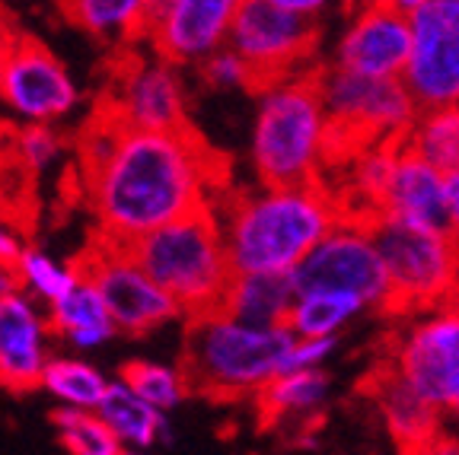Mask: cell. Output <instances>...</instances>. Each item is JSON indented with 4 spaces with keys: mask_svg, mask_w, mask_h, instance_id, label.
<instances>
[{
    "mask_svg": "<svg viewBox=\"0 0 459 455\" xmlns=\"http://www.w3.org/2000/svg\"><path fill=\"white\" fill-rule=\"evenodd\" d=\"M409 45L411 36L405 13L386 4L351 10V20L338 36L332 67L367 80H402Z\"/></svg>",
    "mask_w": 459,
    "mask_h": 455,
    "instance_id": "cell-15",
    "label": "cell"
},
{
    "mask_svg": "<svg viewBox=\"0 0 459 455\" xmlns=\"http://www.w3.org/2000/svg\"><path fill=\"white\" fill-rule=\"evenodd\" d=\"M274 7L287 10V13L300 16V20H309V22H325L329 16H338L348 10V0H268Z\"/></svg>",
    "mask_w": 459,
    "mask_h": 455,
    "instance_id": "cell-35",
    "label": "cell"
},
{
    "mask_svg": "<svg viewBox=\"0 0 459 455\" xmlns=\"http://www.w3.org/2000/svg\"><path fill=\"white\" fill-rule=\"evenodd\" d=\"M13 290H20L16 268L13 264H0V296H4V293H13Z\"/></svg>",
    "mask_w": 459,
    "mask_h": 455,
    "instance_id": "cell-39",
    "label": "cell"
},
{
    "mask_svg": "<svg viewBox=\"0 0 459 455\" xmlns=\"http://www.w3.org/2000/svg\"><path fill=\"white\" fill-rule=\"evenodd\" d=\"M373 401L380 408L383 424H386L389 436L402 446V452L428 446L430 440L440 436L444 417L418 391H411L402 382L393 370H383L380 376H373Z\"/></svg>",
    "mask_w": 459,
    "mask_h": 455,
    "instance_id": "cell-20",
    "label": "cell"
},
{
    "mask_svg": "<svg viewBox=\"0 0 459 455\" xmlns=\"http://www.w3.org/2000/svg\"><path fill=\"white\" fill-rule=\"evenodd\" d=\"M198 71L204 83L214 86V90H223V93H230V90H255L249 67H246L237 51H230L227 45H223L221 51H214L211 57H204L198 64Z\"/></svg>",
    "mask_w": 459,
    "mask_h": 455,
    "instance_id": "cell-33",
    "label": "cell"
},
{
    "mask_svg": "<svg viewBox=\"0 0 459 455\" xmlns=\"http://www.w3.org/2000/svg\"><path fill=\"white\" fill-rule=\"evenodd\" d=\"M409 61L402 83L418 112L459 102V0H428L409 16Z\"/></svg>",
    "mask_w": 459,
    "mask_h": 455,
    "instance_id": "cell-12",
    "label": "cell"
},
{
    "mask_svg": "<svg viewBox=\"0 0 459 455\" xmlns=\"http://www.w3.org/2000/svg\"><path fill=\"white\" fill-rule=\"evenodd\" d=\"M377 217L411 229L446 233V176L402 143Z\"/></svg>",
    "mask_w": 459,
    "mask_h": 455,
    "instance_id": "cell-18",
    "label": "cell"
},
{
    "mask_svg": "<svg viewBox=\"0 0 459 455\" xmlns=\"http://www.w3.org/2000/svg\"><path fill=\"white\" fill-rule=\"evenodd\" d=\"M122 455H147V452H134V449H125Z\"/></svg>",
    "mask_w": 459,
    "mask_h": 455,
    "instance_id": "cell-44",
    "label": "cell"
},
{
    "mask_svg": "<svg viewBox=\"0 0 459 455\" xmlns=\"http://www.w3.org/2000/svg\"><path fill=\"white\" fill-rule=\"evenodd\" d=\"M77 270L100 290L118 335L143 338L169 322L186 319L176 299L147 278V270L134 262L128 245L96 236L93 245L80 255Z\"/></svg>",
    "mask_w": 459,
    "mask_h": 455,
    "instance_id": "cell-9",
    "label": "cell"
},
{
    "mask_svg": "<svg viewBox=\"0 0 459 455\" xmlns=\"http://www.w3.org/2000/svg\"><path fill=\"white\" fill-rule=\"evenodd\" d=\"M294 293H335L364 309L389 306V280L373 242L370 223L342 220L316 242L300 264L290 270Z\"/></svg>",
    "mask_w": 459,
    "mask_h": 455,
    "instance_id": "cell-7",
    "label": "cell"
},
{
    "mask_svg": "<svg viewBox=\"0 0 459 455\" xmlns=\"http://www.w3.org/2000/svg\"><path fill=\"white\" fill-rule=\"evenodd\" d=\"M319 45V26L274 7L268 0H243L230 26L227 48L249 67L255 90L274 80L309 73V57Z\"/></svg>",
    "mask_w": 459,
    "mask_h": 455,
    "instance_id": "cell-10",
    "label": "cell"
},
{
    "mask_svg": "<svg viewBox=\"0 0 459 455\" xmlns=\"http://www.w3.org/2000/svg\"><path fill=\"white\" fill-rule=\"evenodd\" d=\"M402 455H459V440H456V436H444V434H440L437 440H430L428 446L405 449Z\"/></svg>",
    "mask_w": 459,
    "mask_h": 455,
    "instance_id": "cell-38",
    "label": "cell"
},
{
    "mask_svg": "<svg viewBox=\"0 0 459 455\" xmlns=\"http://www.w3.org/2000/svg\"><path fill=\"white\" fill-rule=\"evenodd\" d=\"M294 299L297 293L290 274H233L217 309L246 325L281 328Z\"/></svg>",
    "mask_w": 459,
    "mask_h": 455,
    "instance_id": "cell-22",
    "label": "cell"
},
{
    "mask_svg": "<svg viewBox=\"0 0 459 455\" xmlns=\"http://www.w3.org/2000/svg\"><path fill=\"white\" fill-rule=\"evenodd\" d=\"M13 268H16V278H20V290L29 293L45 309L55 306L57 299L80 280L77 264L57 262L55 255H48L39 245H26Z\"/></svg>",
    "mask_w": 459,
    "mask_h": 455,
    "instance_id": "cell-30",
    "label": "cell"
},
{
    "mask_svg": "<svg viewBox=\"0 0 459 455\" xmlns=\"http://www.w3.org/2000/svg\"><path fill=\"white\" fill-rule=\"evenodd\" d=\"M294 335L281 328H258L230 319L221 309L186 319L182 373L195 395L217 401L258 399L284 370V356Z\"/></svg>",
    "mask_w": 459,
    "mask_h": 455,
    "instance_id": "cell-3",
    "label": "cell"
},
{
    "mask_svg": "<svg viewBox=\"0 0 459 455\" xmlns=\"http://www.w3.org/2000/svg\"><path fill=\"white\" fill-rule=\"evenodd\" d=\"M45 315H48L51 335L61 338L77 354H90V350L106 348L118 335L112 319H108V309L102 303L100 290L83 274H80V280L65 296L57 299L55 306L45 309Z\"/></svg>",
    "mask_w": 459,
    "mask_h": 455,
    "instance_id": "cell-19",
    "label": "cell"
},
{
    "mask_svg": "<svg viewBox=\"0 0 459 455\" xmlns=\"http://www.w3.org/2000/svg\"><path fill=\"white\" fill-rule=\"evenodd\" d=\"M26 249V242L16 236V229L0 217V264H16L20 252Z\"/></svg>",
    "mask_w": 459,
    "mask_h": 455,
    "instance_id": "cell-37",
    "label": "cell"
},
{
    "mask_svg": "<svg viewBox=\"0 0 459 455\" xmlns=\"http://www.w3.org/2000/svg\"><path fill=\"white\" fill-rule=\"evenodd\" d=\"M402 143H364L358 147L351 157V169H348V188L351 198L364 201L360 207V220L370 223L380 214L383 194H386L389 178H393L395 159H399Z\"/></svg>",
    "mask_w": 459,
    "mask_h": 455,
    "instance_id": "cell-28",
    "label": "cell"
},
{
    "mask_svg": "<svg viewBox=\"0 0 459 455\" xmlns=\"http://www.w3.org/2000/svg\"><path fill=\"white\" fill-rule=\"evenodd\" d=\"M233 274H290L338 220L325 185H262L211 198Z\"/></svg>",
    "mask_w": 459,
    "mask_h": 455,
    "instance_id": "cell-2",
    "label": "cell"
},
{
    "mask_svg": "<svg viewBox=\"0 0 459 455\" xmlns=\"http://www.w3.org/2000/svg\"><path fill=\"white\" fill-rule=\"evenodd\" d=\"M370 233L389 280V306H437L459 290V249L446 233L373 217Z\"/></svg>",
    "mask_w": 459,
    "mask_h": 455,
    "instance_id": "cell-8",
    "label": "cell"
},
{
    "mask_svg": "<svg viewBox=\"0 0 459 455\" xmlns=\"http://www.w3.org/2000/svg\"><path fill=\"white\" fill-rule=\"evenodd\" d=\"M115 379L122 385H128L141 401H147V405L163 414H172L192 395L182 366H172V363H160V360H128L122 363V370H118Z\"/></svg>",
    "mask_w": 459,
    "mask_h": 455,
    "instance_id": "cell-29",
    "label": "cell"
},
{
    "mask_svg": "<svg viewBox=\"0 0 459 455\" xmlns=\"http://www.w3.org/2000/svg\"><path fill=\"white\" fill-rule=\"evenodd\" d=\"M332 399V379L325 370L281 373L258 391V405L272 420H309Z\"/></svg>",
    "mask_w": 459,
    "mask_h": 455,
    "instance_id": "cell-24",
    "label": "cell"
},
{
    "mask_svg": "<svg viewBox=\"0 0 459 455\" xmlns=\"http://www.w3.org/2000/svg\"><path fill=\"white\" fill-rule=\"evenodd\" d=\"M128 252L147 270V278L176 299L186 319L217 309L227 280L233 278L211 207L143 233L141 239L128 242Z\"/></svg>",
    "mask_w": 459,
    "mask_h": 455,
    "instance_id": "cell-5",
    "label": "cell"
},
{
    "mask_svg": "<svg viewBox=\"0 0 459 455\" xmlns=\"http://www.w3.org/2000/svg\"><path fill=\"white\" fill-rule=\"evenodd\" d=\"M108 115L134 131H182L188 128L186 83L176 64L160 55H125L112 73V90L102 102Z\"/></svg>",
    "mask_w": 459,
    "mask_h": 455,
    "instance_id": "cell-13",
    "label": "cell"
},
{
    "mask_svg": "<svg viewBox=\"0 0 459 455\" xmlns=\"http://www.w3.org/2000/svg\"><path fill=\"white\" fill-rule=\"evenodd\" d=\"M10 42H13V32H7V29H4V22H0V77H4V64H7Z\"/></svg>",
    "mask_w": 459,
    "mask_h": 455,
    "instance_id": "cell-41",
    "label": "cell"
},
{
    "mask_svg": "<svg viewBox=\"0 0 459 455\" xmlns=\"http://www.w3.org/2000/svg\"><path fill=\"white\" fill-rule=\"evenodd\" d=\"M239 7L243 0H172L147 29L151 51L176 67H198L227 45Z\"/></svg>",
    "mask_w": 459,
    "mask_h": 455,
    "instance_id": "cell-16",
    "label": "cell"
},
{
    "mask_svg": "<svg viewBox=\"0 0 459 455\" xmlns=\"http://www.w3.org/2000/svg\"><path fill=\"white\" fill-rule=\"evenodd\" d=\"M446 236L459 249V172L446 176Z\"/></svg>",
    "mask_w": 459,
    "mask_h": 455,
    "instance_id": "cell-36",
    "label": "cell"
},
{
    "mask_svg": "<svg viewBox=\"0 0 459 455\" xmlns=\"http://www.w3.org/2000/svg\"><path fill=\"white\" fill-rule=\"evenodd\" d=\"M252 169L262 185H316L329 163V115L313 73L255 90Z\"/></svg>",
    "mask_w": 459,
    "mask_h": 455,
    "instance_id": "cell-4",
    "label": "cell"
},
{
    "mask_svg": "<svg viewBox=\"0 0 459 455\" xmlns=\"http://www.w3.org/2000/svg\"><path fill=\"white\" fill-rule=\"evenodd\" d=\"M0 102L26 124H55L77 108L80 90L48 45L32 36H13L0 77Z\"/></svg>",
    "mask_w": 459,
    "mask_h": 455,
    "instance_id": "cell-14",
    "label": "cell"
},
{
    "mask_svg": "<svg viewBox=\"0 0 459 455\" xmlns=\"http://www.w3.org/2000/svg\"><path fill=\"white\" fill-rule=\"evenodd\" d=\"M100 420L112 430L122 449H134V452H151L157 446H169L172 442V424L169 414L157 411L147 401H141L128 385L112 379V385L102 395L100 408H96Z\"/></svg>",
    "mask_w": 459,
    "mask_h": 455,
    "instance_id": "cell-21",
    "label": "cell"
},
{
    "mask_svg": "<svg viewBox=\"0 0 459 455\" xmlns=\"http://www.w3.org/2000/svg\"><path fill=\"white\" fill-rule=\"evenodd\" d=\"M16 157L29 172H45L65 150V141L51 124H26L16 134Z\"/></svg>",
    "mask_w": 459,
    "mask_h": 455,
    "instance_id": "cell-32",
    "label": "cell"
},
{
    "mask_svg": "<svg viewBox=\"0 0 459 455\" xmlns=\"http://www.w3.org/2000/svg\"><path fill=\"white\" fill-rule=\"evenodd\" d=\"M51 325L45 306L22 290L0 296V389L32 391L39 389L45 363L51 360Z\"/></svg>",
    "mask_w": 459,
    "mask_h": 455,
    "instance_id": "cell-17",
    "label": "cell"
},
{
    "mask_svg": "<svg viewBox=\"0 0 459 455\" xmlns=\"http://www.w3.org/2000/svg\"><path fill=\"white\" fill-rule=\"evenodd\" d=\"M367 309L348 296L335 293H303L294 299V306L287 313L284 328L294 338H332L338 341L344 328L354 319H360Z\"/></svg>",
    "mask_w": 459,
    "mask_h": 455,
    "instance_id": "cell-26",
    "label": "cell"
},
{
    "mask_svg": "<svg viewBox=\"0 0 459 455\" xmlns=\"http://www.w3.org/2000/svg\"><path fill=\"white\" fill-rule=\"evenodd\" d=\"M57 7L90 39L115 48L141 42L151 29V0H57Z\"/></svg>",
    "mask_w": 459,
    "mask_h": 455,
    "instance_id": "cell-23",
    "label": "cell"
},
{
    "mask_svg": "<svg viewBox=\"0 0 459 455\" xmlns=\"http://www.w3.org/2000/svg\"><path fill=\"white\" fill-rule=\"evenodd\" d=\"M389 370L440 417H459V306L430 309L411 322Z\"/></svg>",
    "mask_w": 459,
    "mask_h": 455,
    "instance_id": "cell-11",
    "label": "cell"
},
{
    "mask_svg": "<svg viewBox=\"0 0 459 455\" xmlns=\"http://www.w3.org/2000/svg\"><path fill=\"white\" fill-rule=\"evenodd\" d=\"M108 385L112 379L100 366L67 354H51L39 379V389L48 391L61 408H74V411H96Z\"/></svg>",
    "mask_w": 459,
    "mask_h": 455,
    "instance_id": "cell-25",
    "label": "cell"
},
{
    "mask_svg": "<svg viewBox=\"0 0 459 455\" xmlns=\"http://www.w3.org/2000/svg\"><path fill=\"white\" fill-rule=\"evenodd\" d=\"M332 354H335V341H332V338H294L290 348H287L284 370L281 373L323 370Z\"/></svg>",
    "mask_w": 459,
    "mask_h": 455,
    "instance_id": "cell-34",
    "label": "cell"
},
{
    "mask_svg": "<svg viewBox=\"0 0 459 455\" xmlns=\"http://www.w3.org/2000/svg\"><path fill=\"white\" fill-rule=\"evenodd\" d=\"M169 4H172V0H151V22L157 20V16L163 13V10L169 7Z\"/></svg>",
    "mask_w": 459,
    "mask_h": 455,
    "instance_id": "cell-43",
    "label": "cell"
},
{
    "mask_svg": "<svg viewBox=\"0 0 459 455\" xmlns=\"http://www.w3.org/2000/svg\"><path fill=\"white\" fill-rule=\"evenodd\" d=\"M77 150L96 236L118 245L208 207L223 182L214 153L192 128L134 131L102 106Z\"/></svg>",
    "mask_w": 459,
    "mask_h": 455,
    "instance_id": "cell-1",
    "label": "cell"
},
{
    "mask_svg": "<svg viewBox=\"0 0 459 455\" xmlns=\"http://www.w3.org/2000/svg\"><path fill=\"white\" fill-rule=\"evenodd\" d=\"M386 7H393V10H399V13H405V16H411L418 7H424L428 0H383Z\"/></svg>",
    "mask_w": 459,
    "mask_h": 455,
    "instance_id": "cell-40",
    "label": "cell"
},
{
    "mask_svg": "<svg viewBox=\"0 0 459 455\" xmlns=\"http://www.w3.org/2000/svg\"><path fill=\"white\" fill-rule=\"evenodd\" d=\"M329 115V169L364 143H402L418 121V106L402 80H367L329 67L313 73Z\"/></svg>",
    "mask_w": 459,
    "mask_h": 455,
    "instance_id": "cell-6",
    "label": "cell"
},
{
    "mask_svg": "<svg viewBox=\"0 0 459 455\" xmlns=\"http://www.w3.org/2000/svg\"><path fill=\"white\" fill-rule=\"evenodd\" d=\"M51 424L57 430V440L71 455H122L125 449L112 436V430L100 420L96 411H74L57 408L51 414Z\"/></svg>",
    "mask_w": 459,
    "mask_h": 455,
    "instance_id": "cell-31",
    "label": "cell"
},
{
    "mask_svg": "<svg viewBox=\"0 0 459 455\" xmlns=\"http://www.w3.org/2000/svg\"><path fill=\"white\" fill-rule=\"evenodd\" d=\"M402 143L430 166H437L444 176L459 172V102L421 112Z\"/></svg>",
    "mask_w": 459,
    "mask_h": 455,
    "instance_id": "cell-27",
    "label": "cell"
},
{
    "mask_svg": "<svg viewBox=\"0 0 459 455\" xmlns=\"http://www.w3.org/2000/svg\"><path fill=\"white\" fill-rule=\"evenodd\" d=\"M377 4H383V0H348V13H351V10L377 7Z\"/></svg>",
    "mask_w": 459,
    "mask_h": 455,
    "instance_id": "cell-42",
    "label": "cell"
}]
</instances>
